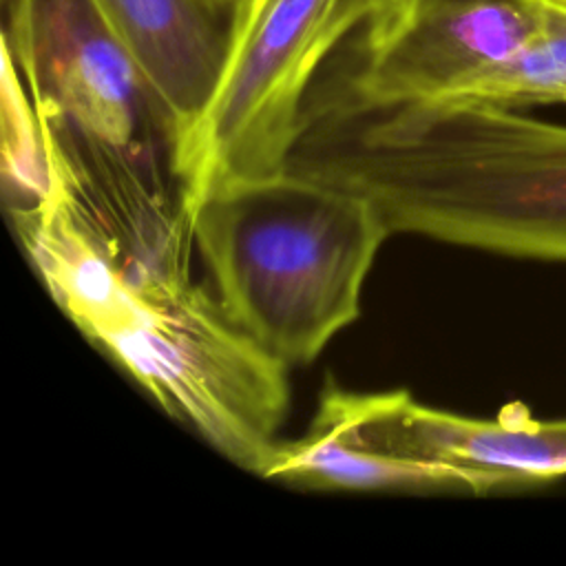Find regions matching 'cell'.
Here are the masks:
<instances>
[{"mask_svg": "<svg viewBox=\"0 0 566 566\" xmlns=\"http://www.w3.org/2000/svg\"><path fill=\"white\" fill-rule=\"evenodd\" d=\"M287 170L367 199L391 234L566 261V126L491 104H369L316 84Z\"/></svg>", "mask_w": 566, "mask_h": 566, "instance_id": "cell-1", "label": "cell"}, {"mask_svg": "<svg viewBox=\"0 0 566 566\" xmlns=\"http://www.w3.org/2000/svg\"><path fill=\"white\" fill-rule=\"evenodd\" d=\"M188 228L102 256L53 301L175 420L263 478L290 409L287 365L190 274Z\"/></svg>", "mask_w": 566, "mask_h": 566, "instance_id": "cell-2", "label": "cell"}, {"mask_svg": "<svg viewBox=\"0 0 566 566\" xmlns=\"http://www.w3.org/2000/svg\"><path fill=\"white\" fill-rule=\"evenodd\" d=\"M188 223L226 314L287 367L318 358L360 316L391 237L367 199L292 170L212 190Z\"/></svg>", "mask_w": 566, "mask_h": 566, "instance_id": "cell-3", "label": "cell"}, {"mask_svg": "<svg viewBox=\"0 0 566 566\" xmlns=\"http://www.w3.org/2000/svg\"><path fill=\"white\" fill-rule=\"evenodd\" d=\"M400 0H243L214 93L168 150L184 212L212 190L287 170L318 73Z\"/></svg>", "mask_w": 566, "mask_h": 566, "instance_id": "cell-4", "label": "cell"}, {"mask_svg": "<svg viewBox=\"0 0 566 566\" xmlns=\"http://www.w3.org/2000/svg\"><path fill=\"white\" fill-rule=\"evenodd\" d=\"M2 49L33 102L75 133L124 153L159 133L137 60L95 0H7Z\"/></svg>", "mask_w": 566, "mask_h": 566, "instance_id": "cell-5", "label": "cell"}, {"mask_svg": "<svg viewBox=\"0 0 566 566\" xmlns=\"http://www.w3.org/2000/svg\"><path fill=\"white\" fill-rule=\"evenodd\" d=\"M544 18L546 0H400L329 82L369 104L440 102L511 57Z\"/></svg>", "mask_w": 566, "mask_h": 566, "instance_id": "cell-6", "label": "cell"}, {"mask_svg": "<svg viewBox=\"0 0 566 566\" xmlns=\"http://www.w3.org/2000/svg\"><path fill=\"white\" fill-rule=\"evenodd\" d=\"M340 398L358 431L407 455L449 464L471 495L528 489L566 478V418L535 420L522 405L471 418L418 402L409 391H349Z\"/></svg>", "mask_w": 566, "mask_h": 566, "instance_id": "cell-7", "label": "cell"}, {"mask_svg": "<svg viewBox=\"0 0 566 566\" xmlns=\"http://www.w3.org/2000/svg\"><path fill=\"white\" fill-rule=\"evenodd\" d=\"M144 75L168 150L208 106L219 82L230 22L203 0H95Z\"/></svg>", "mask_w": 566, "mask_h": 566, "instance_id": "cell-8", "label": "cell"}, {"mask_svg": "<svg viewBox=\"0 0 566 566\" xmlns=\"http://www.w3.org/2000/svg\"><path fill=\"white\" fill-rule=\"evenodd\" d=\"M263 478L305 491L469 493L467 480L453 467L365 438L347 413L336 382L323 387L310 429L296 440L279 442Z\"/></svg>", "mask_w": 566, "mask_h": 566, "instance_id": "cell-9", "label": "cell"}, {"mask_svg": "<svg viewBox=\"0 0 566 566\" xmlns=\"http://www.w3.org/2000/svg\"><path fill=\"white\" fill-rule=\"evenodd\" d=\"M440 102L502 108L566 102V4L546 0L544 24L524 46Z\"/></svg>", "mask_w": 566, "mask_h": 566, "instance_id": "cell-10", "label": "cell"}, {"mask_svg": "<svg viewBox=\"0 0 566 566\" xmlns=\"http://www.w3.org/2000/svg\"><path fill=\"white\" fill-rule=\"evenodd\" d=\"M2 181L9 208H27L49 192L51 168L35 102L2 49Z\"/></svg>", "mask_w": 566, "mask_h": 566, "instance_id": "cell-11", "label": "cell"}, {"mask_svg": "<svg viewBox=\"0 0 566 566\" xmlns=\"http://www.w3.org/2000/svg\"><path fill=\"white\" fill-rule=\"evenodd\" d=\"M214 13H219L223 20H228L230 22V18L234 15V11L239 9V4L243 2V0H203Z\"/></svg>", "mask_w": 566, "mask_h": 566, "instance_id": "cell-12", "label": "cell"}, {"mask_svg": "<svg viewBox=\"0 0 566 566\" xmlns=\"http://www.w3.org/2000/svg\"><path fill=\"white\" fill-rule=\"evenodd\" d=\"M555 2H562V4H566V0H555Z\"/></svg>", "mask_w": 566, "mask_h": 566, "instance_id": "cell-13", "label": "cell"}]
</instances>
